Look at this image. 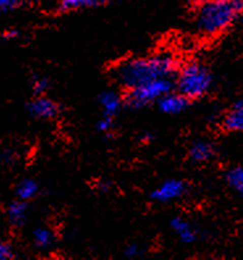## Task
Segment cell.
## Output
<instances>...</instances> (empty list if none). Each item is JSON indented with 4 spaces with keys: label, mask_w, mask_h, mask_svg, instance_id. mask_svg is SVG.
Returning <instances> with one entry per match:
<instances>
[{
    "label": "cell",
    "mask_w": 243,
    "mask_h": 260,
    "mask_svg": "<svg viewBox=\"0 0 243 260\" xmlns=\"http://www.w3.org/2000/svg\"><path fill=\"white\" fill-rule=\"evenodd\" d=\"M177 73V60L171 54L129 58L116 67L114 76L128 89L157 79H171Z\"/></svg>",
    "instance_id": "6da1fadb"
},
{
    "label": "cell",
    "mask_w": 243,
    "mask_h": 260,
    "mask_svg": "<svg viewBox=\"0 0 243 260\" xmlns=\"http://www.w3.org/2000/svg\"><path fill=\"white\" fill-rule=\"evenodd\" d=\"M242 15L243 0H202L196 11V30L204 37L221 35Z\"/></svg>",
    "instance_id": "7a4b0ae2"
},
{
    "label": "cell",
    "mask_w": 243,
    "mask_h": 260,
    "mask_svg": "<svg viewBox=\"0 0 243 260\" xmlns=\"http://www.w3.org/2000/svg\"><path fill=\"white\" fill-rule=\"evenodd\" d=\"M213 86V75L205 64L190 62L176 73V87L181 95L188 100L200 99L210 91Z\"/></svg>",
    "instance_id": "3957f363"
},
{
    "label": "cell",
    "mask_w": 243,
    "mask_h": 260,
    "mask_svg": "<svg viewBox=\"0 0 243 260\" xmlns=\"http://www.w3.org/2000/svg\"><path fill=\"white\" fill-rule=\"evenodd\" d=\"M172 89L171 79H157L142 86L129 89L127 95V103L133 108H142L150 103L158 102L159 99Z\"/></svg>",
    "instance_id": "277c9868"
},
{
    "label": "cell",
    "mask_w": 243,
    "mask_h": 260,
    "mask_svg": "<svg viewBox=\"0 0 243 260\" xmlns=\"http://www.w3.org/2000/svg\"><path fill=\"white\" fill-rule=\"evenodd\" d=\"M187 192V184L179 179H168L163 181L157 189L153 190L151 199L158 203H171L179 200Z\"/></svg>",
    "instance_id": "5b68a950"
},
{
    "label": "cell",
    "mask_w": 243,
    "mask_h": 260,
    "mask_svg": "<svg viewBox=\"0 0 243 260\" xmlns=\"http://www.w3.org/2000/svg\"><path fill=\"white\" fill-rule=\"evenodd\" d=\"M26 108L33 117L42 118V120H51L59 114V105L51 99L45 98L44 95H38L37 98L31 100Z\"/></svg>",
    "instance_id": "8992f818"
},
{
    "label": "cell",
    "mask_w": 243,
    "mask_h": 260,
    "mask_svg": "<svg viewBox=\"0 0 243 260\" xmlns=\"http://www.w3.org/2000/svg\"><path fill=\"white\" fill-rule=\"evenodd\" d=\"M158 107L166 114H179L188 107V99L180 92H167L162 96L158 102Z\"/></svg>",
    "instance_id": "52a82bcc"
},
{
    "label": "cell",
    "mask_w": 243,
    "mask_h": 260,
    "mask_svg": "<svg viewBox=\"0 0 243 260\" xmlns=\"http://www.w3.org/2000/svg\"><path fill=\"white\" fill-rule=\"evenodd\" d=\"M222 125L227 132H243V99L231 105L229 112L225 114Z\"/></svg>",
    "instance_id": "ba28073f"
},
{
    "label": "cell",
    "mask_w": 243,
    "mask_h": 260,
    "mask_svg": "<svg viewBox=\"0 0 243 260\" xmlns=\"http://www.w3.org/2000/svg\"><path fill=\"white\" fill-rule=\"evenodd\" d=\"M171 229L174 230L177 238L184 243H193L199 238V232L196 226L180 217H176L171 221Z\"/></svg>",
    "instance_id": "9c48e42d"
},
{
    "label": "cell",
    "mask_w": 243,
    "mask_h": 260,
    "mask_svg": "<svg viewBox=\"0 0 243 260\" xmlns=\"http://www.w3.org/2000/svg\"><path fill=\"white\" fill-rule=\"evenodd\" d=\"M216 154V149L213 143L205 140L196 141L192 143L190 149V156L193 162L196 163H205L209 162Z\"/></svg>",
    "instance_id": "30bf717a"
},
{
    "label": "cell",
    "mask_w": 243,
    "mask_h": 260,
    "mask_svg": "<svg viewBox=\"0 0 243 260\" xmlns=\"http://www.w3.org/2000/svg\"><path fill=\"white\" fill-rule=\"evenodd\" d=\"M99 103L104 112V116L114 117L123 107V98L113 91H107L99 96Z\"/></svg>",
    "instance_id": "8fae6325"
},
{
    "label": "cell",
    "mask_w": 243,
    "mask_h": 260,
    "mask_svg": "<svg viewBox=\"0 0 243 260\" xmlns=\"http://www.w3.org/2000/svg\"><path fill=\"white\" fill-rule=\"evenodd\" d=\"M7 216L10 222L15 226H20L25 222L26 217H28V204L24 200L13 201L7 210Z\"/></svg>",
    "instance_id": "7c38bea8"
},
{
    "label": "cell",
    "mask_w": 243,
    "mask_h": 260,
    "mask_svg": "<svg viewBox=\"0 0 243 260\" xmlns=\"http://www.w3.org/2000/svg\"><path fill=\"white\" fill-rule=\"evenodd\" d=\"M226 183L237 194L243 197V167H231L226 172Z\"/></svg>",
    "instance_id": "4fadbf2b"
},
{
    "label": "cell",
    "mask_w": 243,
    "mask_h": 260,
    "mask_svg": "<svg viewBox=\"0 0 243 260\" xmlns=\"http://www.w3.org/2000/svg\"><path fill=\"white\" fill-rule=\"evenodd\" d=\"M16 193L20 200L29 201L38 193L37 181L33 179H24L17 184Z\"/></svg>",
    "instance_id": "5bb4252c"
},
{
    "label": "cell",
    "mask_w": 243,
    "mask_h": 260,
    "mask_svg": "<svg viewBox=\"0 0 243 260\" xmlns=\"http://www.w3.org/2000/svg\"><path fill=\"white\" fill-rule=\"evenodd\" d=\"M33 242H35L36 247L41 248V250H48L54 243L53 232L46 228H37L33 232Z\"/></svg>",
    "instance_id": "9a60e30c"
},
{
    "label": "cell",
    "mask_w": 243,
    "mask_h": 260,
    "mask_svg": "<svg viewBox=\"0 0 243 260\" xmlns=\"http://www.w3.org/2000/svg\"><path fill=\"white\" fill-rule=\"evenodd\" d=\"M105 0H60L62 10H79V8H87V7L100 6Z\"/></svg>",
    "instance_id": "2e32d148"
},
{
    "label": "cell",
    "mask_w": 243,
    "mask_h": 260,
    "mask_svg": "<svg viewBox=\"0 0 243 260\" xmlns=\"http://www.w3.org/2000/svg\"><path fill=\"white\" fill-rule=\"evenodd\" d=\"M25 4V0H0V15L20 10Z\"/></svg>",
    "instance_id": "e0dca14e"
},
{
    "label": "cell",
    "mask_w": 243,
    "mask_h": 260,
    "mask_svg": "<svg viewBox=\"0 0 243 260\" xmlns=\"http://www.w3.org/2000/svg\"><path fill=\"white\" fill-rule=\"evenodd\" d=\"M33 87V92L36 95H44L49 88H50V80L48 78H45V76H37L33 79L32 83Z\"/></svg>",
    "instance_id": "ac0fdd59"
},
{
    "label": "cell",
    "mask_w": 243,
    "mask_h": 260,
    "mask_svg": "<svg viewBox=\"0 0 243 260\" xmlns=\"http://www.w3.org/2000/svg\"><path fill=\"white\" fill-rule=\"evenodd\" d=\"M112 127H113V117H109V116H104V118H101L98 122L99 132H103V133L111 132Z\"/></svg>",
    "instance_id": "d6986e66"
},
{
    "label": "cell",
    "mask_w": 243,
    "mask_h": 260,
    "mask_svg": "<svg viewBox=\"0 0 243 260\" xmlns=\"http://www.w3.org/2000/svg\"><path fill=\"white\" fill-rule=\"evenodd\" d=\"M13 257V251L6 242L0 241V260H8Z\"/></svg>",
    "instance_id": "ffe728a7"
},
{
    "label": "cell",
    "mask_w": 243,
    "mask_h": 260,
    "mask_svg": "<svg viewBox=\"0 0 243 260\" xmlns=\"http://www.w3.org/2000/svg\"><path fill=\"white\" fill-rule=\"evenodd\" d=\"M124 255L127 257H137L141 255V248L137 244H129L125 250H124Z\"/></svg>",
    "instance_id": "44dd1931"
},
{
    "label": "cell",
    "mask_w": 243,
    "mask_h": 260,
    "mask_svg": "<svg viewBox=\"0 0 243 260\" xmlns=\"http://www.w3.org/2000/svg\"><path fill=\"white\" fill-rule=\"evenodd\" d=\"M3 36L6 40H15V38L19 37V32L17 30H7V32H4Z\"/></svg>",
    "instance_id": "7402d4cb"
},
{
    "label": "cell",
    "mask_w": 243,
    "mask_h": 260,
    "mask_svg": "<svg viewBox=\"0 0 243 260\" xmlns=\"http://www.w3.org/2000/svg\"><path fill=\"white\" fill-rule=\"evenodd\" d=\"M193 2H199L200 3V2H202V0H193Z\"/></svg>",
    "instance_id": "603a6c76"
}]
</instances>
